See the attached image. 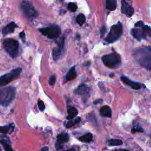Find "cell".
I'll return each mask as SVG.
<instances>
[{
	"mask_svg": "<svg viewBox=\"0 0 151 151\" xmlns=\"http://www.w3.org/2000/svg\"><path fill=\"white\" fill-rule=\"evenodd\" d=\"M133 55L139 64L144 68L151 69V47H143L134 50Z\"/></svg>",
	"mask_w": 151,
	"mask_h": 151,
	"instance_id": "cell-1",
	"label": "cell"
},
{
	"mask_svg": "<svg viewBox=\"0 0 151 151\" xmlns=\"http://www.w3.org/2000/svg\"><path fill=\"white\" fill-rule=\"evenodd\" d=\"M134 28L131 31L133 37L136 40L140 41L146 40L147 37H150L151 28L149 26L145 25L143 22L139 21L134 24Z\"/></svg>",
	"mask_w": 151,
	"mask_h": 151,
	"instance_id": "cell-2",
	"label": "cell"
},
{
	"mask_svg": "<svg viewBox=\"0 0 151 151\" xmlns=\"http://www.w3.org/2000/svg\"><path fill=\"white\" fill-rule=\"evenodd\" d=\"M16 94V88L12 86H8L0 88V105L4 107L9 106Z\"/></svg>",
	"mask_w": 151,
	"mask_h": 151,
	"instance_id": "cell-3",
	"label": "cell"
},
{
	"mask_svg": "<svg viewBox=\"0 0 151 151\" xmlns=\"http://www.w3.org/2000/svg\"><path fill=\"white\" fill-rule=\"evenodd\" d=\"M3 47L5 51L13 58H16L19 52V43L12 38H7L4 40L2 42Z\"/></svg>",
	"mask_w": 151,
	"mask_h": 151,
	"instance_id": "cell-4",
	"label": "cell"
},
{
	"mask_svg": "<svg viewBox=\"0 0 151 151\" xmlns=\"http://www.w3.org/2000/svg\"><path fill=\"white\" fill-rule=\"evenodd\" d=\"M103 64L109 68H116L121 64V57L119 54L112 52L101 57Z\"/></svg>",
	"mask_w": 151,
	"mask_h": 151,
	"instance_id": "cell-5",
	"label": "cell"
},
{
	"mask_svg": "<svg viewBox=\"0 0 151 151\" xmlns=\"http://www.w3.org/2000/svg\"><path fill=\"white\" fill-rule=\"evenodd\" d=\"M123 33V26L122 24L118 22L116 24L113 25L110 30L104 38V41L108 43H113L117 41L122 35Z\"/></svg>",
	"mask_w": 151,
	"mask_h": 151,
	"instance_id": "cell-6",
	"label": "cell"
},
{
	"mask_svg": "<svg viewBox=\"0 0 151 151\" xmlns=\"http://www.w3.org/2000/svg\"><path fill=\"white\" fill-rule=\"evenodd\" d=\"M22 71L21 68H15L10 72L0 76V87L8 84L17 78Z\"/></svg>",
	"mask_w": 151,
	"mask_h": 151,
	"instance_id": "cell-7",
	"label": "cell"
},
{
	"mask_svg": "<svg viewBox=\"0 0 151 151\" xmlns=\"http://www.w3.org/2000/svg\"><path fill=\"white\" fill-rule=\"evenodd\" d=\"M41 33L50 39L58 38L61 34V29L57 25H51L47 27L39 29Z\"/></svg>",
	"mask_w": 151,
	"mask_h": 151,
	"instance_id": "cell-8",
	"label": "cell"
},
{
	"mask_svg": "<svg viewBox=\"0 0 151 151\" xmlns=\"http://www.w3.org/2000/svg\"><path fill=\"white\" fill-rule=\"evenodd\" d=\"M20 7L21 11L27 17L29 18H35L38 16V13L34 7L27 0H22Z\"/></svg>",
	"mask_w": 151,
	"mask_h": 151,
	"instance_id": "cell-9",
	"label": "cell"
},
{
	"mask_svg": "<svg viewBox=\"0 0 151 151\" xmlns=\"http://www.w3.org/2000/svg\"><path fill=\"white\" fill-rule=\"evenodd\" d=\"M64 44H65V38L64 37H63L58 41L57 47L54 48L52 50V58L54 60L57 61L60 57L64 50Z\"/></svg>",
	"mask_w": 151,
	"mask_h": 151,
	"instance_id": "cell-10",
	"label": "cell"
},
{
	"mask_svg": "<svg viewBox=\"0 0 151 151\" xmlns=\"http://www.w3.org/2000/svg\"><path fill=\"white\" fill-rule=\"evenodd\" d=\"M75 94L81 96L84 101H87L90 95V88L87 85L82 84L75 90Z\"/></svg>",
	"mask_w": 151,
	"mask_h": 151,
	"instance_id": "cell-11",
	"label": "cell"
},
{
	"mask_svg": "<svg viewBox=\"0 0 151 151\" xmlns=\"http://www.w3.org/2000/svg\"><path fill=\"white\" fill-rule=\"evenodd\" d=\"M129 1V0H121V11L127 17H130L134 13V9Z\"/></svg>",
	"mask_w": 151,
	"mask_h": 151,
	"instance_id": "cell-12",
	"label": "cell"
},
{
	"mask_svg": "<svg viewBox=\"0 0 151 151\" xmlns=\"http://www.w3.org/2000/svg\"><path fill=\"white\" fill-rule=\"evenodd\" d=\"M120 80L126 85L132 88L134 90H139L142 87V84L138 82H136L134 81L131 80L127 77L124 76H122L120 77Z\"/></svg>",
	"mask_w": 151,
	"mask_h": 151,
	"instance_id": "cell-13",
	"label": "cell"
},
{
	"mask_svg": "<svg viewBox=\"0 0 151 151\" xmlns=\"http://www.w3.org/2000/svg\"><path fill=\"white\" fill-rule=\"evenodd\" d=\"M0 143L2 144L5 151H15L11 146L9 137L5 134H2V135L0 136Z\"/></svg>",
	"mask_w": 151,
	"mask_h": 151,
	"instance_id": "cell-14",
	"label": "cell"
},
{
	"mask_svg": "<svg viewBox=\"0 0 151 151\" xmlns=\"http://www.w3.org/2000/svg\"><path fill=\"white\" fill-rule=\"evenodd\" d=\"M69 140V136L66 132H62L57 137L56 147L57 149L61 147V145L67 142Z\"/></svg>",
	"mask_w": 151,
	"mask_h": 151,
	"instance_id": "cell-15",
	"label": "cell"
},
{
	"mask_svg": "<svg viewBox=\"0 0 151 151\" xmlns=\"http://www.w3.org/2000/svg\"><path fill=\"white\" fill-rule=\"evenodd\" d=\"M17 27H18V25H17V24H15V22H11L6 26H5L2 29V34L4 35H6L8 34L12 33L14 31L15 28Z\"/></svg>",
	"mask_w": 151,
	"mask_h": 151,
	"instance_id": "cell-16",
	"label": "cell"
},
{
	"mask_svg": "<svg viewBox=\"0 0 151 151\" xmlns=\"http://www.w3.org/2000/svg\"><path fill=\"white\" fill-rule=\"evenodd\" d=\"M14 129V125L12 123H11L8 125L4 126H0V133L6 134L11 133Z\"/></svg>",
	"mask_w": 151,
	"mask_h": 151,
	"instance_id": "cell-17",
	"label": "cell"
},
{
	"mask_svg": "<svg viewBox=\"0 0 151 151\" xmlns=\"http://www.w3.org/2000/svg\"><path fill=\"white\" fill-rule=\"evenodd\" d=\"M100 113L101 116L107 117H111L112 115L111 110L108 106H104L100 108Z\"/></svg>",
	"mask_w": 151,
	"mask_h": 151,
	"instance_id": "cell-18",
	"label": "cell"
},
{
	"mask_svg": "<svg viewBox=\"0 0 151 151\" xmlns=\"http://www.w3.org/2000/svg\"><path fill=\"white\" fill-rule=\"evenodd\" d=\"M77 74L75 70V66H73L70 68L69 71L67 72L65 76V79L66 81H70L74 79L76 77Z\"/></svg>",
	"mask_w": 151,
	"mask_h": 151,
	"instance_id": "cell-19",
	"label": "cell"
},
{
	"mask_svg": "<svg viewBox=\"0 0 151 151\" xmlns=\"http://www.w3.org/2000/svg\"><path fill=\"white\" fill-rule=\"evenodd\" d=\"M68 116H67V119L68 120H71L74 119L78 114V111L77 109L73 107H71L67 110Z\"/></svg>",
	"mask_w": 151,
	"mask_h": 151,
	"instance_id": "cell-20",
	"label": "cell"
},
{
	"mask_svg": "<svg viewBox=\"0 0 151 151\" xmlns=\"http://www.w3.org/2000/svg\"><path fill=\"white\" fill-rule=\"evenodd\" d=\"M106 6L110 11L114 10L117 6L116 0H106Z\"/></svg>",
	"mask_w": 151,
	"mask_h": 151,
	"instance_id": "cell-21",
	"label": "cell"
},
{
	"mask_svg": "<svg viewBox=\"0 0 151 151\" xmlns=\"http://www.w3.org/2000/svg\"><path fill=\"white\" fill-rule=\"evenodd\" d=\"M92 139H93V135L91 133H88L78 137V140L82 142H85V143L90 142L92 140Z\"/></svg>",
	"mask_w": 151,
	"mask_h": 151,
	"instance_id": "cell-22",
	"label": "cell"
},
{
	"mask_svg": "<svg viewBox=\"0 0 151 151\" xmlns=\"http://www.w3.org/2000/svg\"><path fill=\"white\" fill-rule=\"evenodd\" d=\"M109 146H120L123 144V141L120 139H111L108 140L107 142Z\"/></svg>",
	"mask_w": 151,
	"mask_h": 151,
	"instance_id": "cell-23",
	"label": "cell"
},
{
	"mask_svg": "<svg viewBox=\"0 0 151 151\" xmlns=\"http://www.w3.org/2000/svg\"><path fill=\"white\" fill-rule=\"evenodd\" d=\"M81 121V118L80 117H78L77 118H76L74 120H69L68 122H67V123H65V126L66 128H70L74 125H76V124L80 122Z\"/></svg>",
	"mask_w": 151,
	"mask_h": 151,
	"instance_id": "cell-24",
	"label": "cell"
},
{
	"mask_svg": "<svg viewBox=\"0 0 151 151\" xmlns=\"http://www.w3.org/2000/svg\"><path fill=\"white\" fill-rule=\"evenodd\" d=\"M85 21H86V17L83 14H79L76 18L77 23L80 25H82Z\"/></svg>",
	"mask_w": 151,
	"mask_h": 151,
	"instance_id": "cell-25",
	"label": "cell"
},
{
	"mask_svg": "<svg viewBox=\"0 0 151 151\" xmlns=\"http://www.w3.org/2000/svg\"><path fill=\"white\" fill-rule=\"evenodd\" d=\"M131 132L133 133H134L136 132H143V129L139 124H136V125H134L133 127L132 128Z\"/></svg>",
	"mask_w": 151,
	"mask_h": 151,
	"instance_id": "cell-26",
	"label": "cell"
},
{
	"mask_svg": "<svg viewBox=\"0 0 151 151\" xmlns=\"http://www.w3.org/2000/svg\"><path fill=\"white\" fill-rule=\"evenodd\" d=\"M68 9H69L70 11H71V12H75V11L77 10V5H76L75 3L71 2V3H69V4H68Z\"/></svg>",
	"mask_w": 151,
	"mask_h": 151,
	"instance_id": "cell-27",
	"label": "cell"
},
{
	"mask_svg": "<svg viewBox=\"0 0 151 151\" xmlns=\"http://www.w3.org/2000/svg\"><path fill=\"white\" fill-rule=\"evenodd\" d=\"M56 81V77L55 75H51L49 78V84L51 86H53Z\"/></svg>",
	"mask_w": 151,
	"mask_h": 151,
	"instance_id": "cell-28",
	"label": "cell"
},
{
	"mask_svg": "<svg viewBox=\"0 0 151 151\" xmlns=\"http://www.w3.org/2000/svg\"><path fill=\"white\" fill-rule=\"evenodd\" d=\"M38 107H39V109L41 111H43L45 109V105H44V103L41 100H40L38 102Z\"/></svg>",
	"mask_w": 151,
	"mask_h": 151,
	"instance_id": "cell-29",
	"label": "cell"
},
{
	"mask_svg": "<svg viewBox=\"0 0 151 151\" xmlns=\"http://www.w3.org/2000/svg\"><path fill=\"white\" fill-rule=\"evenodd\" d=\"M19 37L21 38V39L22 40L23 42H25V34L24 31H21L19 33Z\"/></svg>",
	"mask_w": 151,
	"mask_h": 151,
	"instance_id": "cell-30",
	"label": "cell"
},
{
	"mask_svg": "<svg viewBox=\"0 0 151 151\" xmlns=\"http://www.w3.org/2000/svg\"><path fill=\"white\" fill-rule=\"evenodd\" d=\"M106 27H104V26H103V27H102V28H101V29H100V34H101V37H102L104 35V34H105V32H106Z\"/></svg>",
	"mask_w": 151,
	"mask_h": 151,
	"instance_id": "cell-31",
	"label": "cell"
},
{
	"mask_svg": "<svg viewBox=\"0 0 151 151\" xmlns=\"http://www.w3.org/2000/svg\"><path fill=\"white\" fill-rule=\"evenodd\" d=\"M102 102H103V100H102L101 99H98V100H95V101H94V104H100V103H101Z\"/></svg>",
	"mask_w": 151,
	"mask_h": 151,
	"instance_id": "cell-32",
	"label": "cell"
},
{
	"mask_svg": "<svg viewBox=\"0 0 151 151\" xmlns=\"http://www.w3.org/2000/svg\"><path fill=\"white\" fill-rule=\"evenodd\" d=\"M48 147H44L41 149V151H48Z\"/></svg>",
	"mask_w": 151,
	"mask_h": 151,
	"instance_id": "cell-33",
	"label": "cell"
},
{
	"mask_svg": "<svg viewBox=\"0 0 151 151\" xmlns=\"http://www.w3.org/2000/svg\"><path fill=\"white\" fill-rule=\"evenodd\" d=\"M66 151H76V150H75V149H74V148H70V149H68V150H66Z\"/></svg>",
	"mask_w": 151,
	"mask_h": 151,
	"instance_id": "cell-34",
	"label": "cell"
},
{
	"mask_svg": "<svg viewBox=\"0 0 151 151\" xmlns=\"http://www.w3.org/2000/svg\"><path fill=\"white\" fill-rule=\"evenodd\" d=\"M122 151H128V150H122Z\"/></svg>",
	"mask_w": 151,
	"mask_h": 151,
	"instance_id": "cell-35",
	"label": "cell"
},
{
	"mask_svg": "<svg viewBox=\"0 0 151 151\" xmlns=\"http://www.w3.org/2000/svg\"><path fill=\"white\" fill-rule=\"evenodd\" d=\"M0 151H1V147H0Z\"/></svg>",
	"mask_w": 151,
	"mask_h": 151,
	"instance_id": "cell-36",
	"label": "cell"
}]
</instances>
